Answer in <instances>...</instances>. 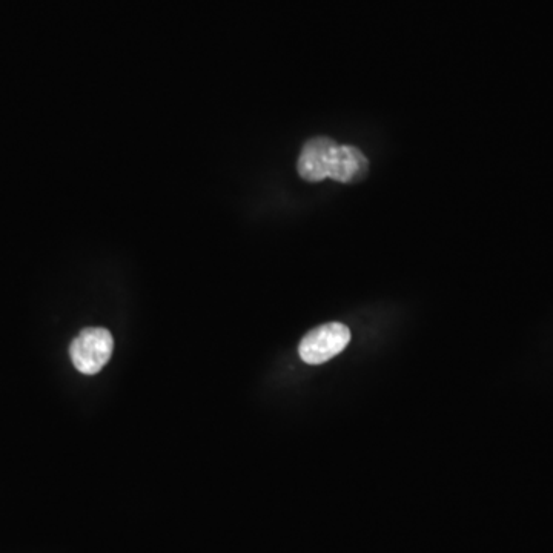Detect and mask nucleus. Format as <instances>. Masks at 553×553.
<instances>
[{
  "instance_id": "obj_3",
  "label": "nucleus",
  "mask_w": 553,
  "mask_h": 553,
  "mask_svg": "<svg viewBox=\"0 0 553 553\" xmlns=\"http://www.w3.org/2000/svg\"><path fill=\"white\" fill-rule=\"evenodd\" d=\"M351 342V331L343 323H328L312 329L300 343V357L308 365H322L345 351Z\"/></svg>"
},
{
  "instance_id": "obj_1",
  "label": "nucleus",
  "mask_w": 553,
  "mask_h": 553,
  "mask_svg": "<svg viewBox=\"0 0 553 553\" xmlns=\"http://www.w3.org/2000/svg\"><path fill=\"white\" fill-rule=\"evenodd\" d=\"M299 174L306 182L325 179L340 183H355L368 173L365 154L351 145H337L328 137H315L303 146L300 154Z\"/></svg>"
},
{
  "instance_id": "obj_2",
  "label": "nucleus",
  "mask_w": 553,
  "mask_h": 553,
  "mask_svg": "<svg viewBox=\"0 0 553 553\" xmlns=\"http://www.w3.org/2000/svg\"><path fill=\"white\" fill-rule=\"evenodd\" d=\"M114 340L110 331L103 328H88L80 332L70 348L71 360L77 371L94 375L102 371L103 366L113 355Z\"/></svg>"
}]
</instances>
